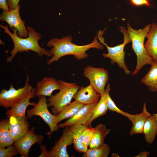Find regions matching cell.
<instances>
[{
  "label": "cell",
  "instance_id": "1",
  "mask_svg": "<svg viewBox=\"0 0 157 157\" xmlns=\"http://www.w3.org/2000/svg\"><path fill=\"white\" fill-rule=\"evenodd\" d=\"M98 39L97 36H96L91 43L78 45L72 42L71 36L64 37L60 39L52 38L47 44V47H52L48 51L51 57L47 61V64L50 65L55 61H58L61 58L68 55H73L77 60L84 59L88 57L86 51L90 49H103V44L98 41Z\"/></svg>",
  "mask_w": 157,
  "mask_h": 157
},
{
  "label": "cell",
  "instance_id": "2",
  "mask_svg": "<svg viewBox=\"0 0 157 157\" xmlns=\"http://www.w3.org/2000/svg\"><path fill=\"white\" fill-rule=\"evenodd\" d=\"M0 26L4 29V32L10 36L14 44V48L10 52L11 55L8 57L6 59L7 62H11L17 53L24 51L28 52L30 50L36 53L40 57H41L43 55L51 57L48 51L41 47L38 44V40L42 38L41 35L30 26L26 28L28 37L21 38L17 35V30L15 28L12 29L13 33H12L9 30L8 25L4 26L0 25Z\"/></svg>",
  "mask_w": 157,
  "mask_h": 157
},
{
  "label": "cell",
  "instance_id": "3",
  "mask_svg": "<svg viewBox=\"0 0 157 157\" xmlns=\"http://www.w3.org/2000/svg\"><path fill=\"white\" fill-rule=\"evenodd\" d=\"M151 26L148 24L142 29L136 30L133 28L129 23L127 24V30L132 42V48L137 57L136 65L132 72L133 75L137 74L144 65H151L154 62L147 54L144 44L145 38Z\"/></svg>",
  "mask_w": 157,
  "mask_h": 157
},
{
  "label": "cell",
  "instance_id": "4",
  "mask_svg": "<svg viewBox=\"0 0 157 157\" xmlns=\"http://www.w3.org/2000/svg\"><path fill=\"white\" fill-rule=\"evenodd\" d=\"M120 31L124 35L123 42L119 45L113 47L109 46L105 42L103 37L104 31H100L97 34L98 39L101 44L104 45L106 47L108 52L107 53H103V56L105 58H108L111 60L112 64L117 63L119 67L122 69L126 74H130L131 72L129 70L125 62V52L124 51L125 46L127 44L131 42V40L127 30L124 27H119Z\"/></svg>",
  "mask_w": 157,
  "mask_h": 157
},
{
  "label": "cell",
  "instance_id": "5",
  "mask_svg": "<svg viewBox=\"0 0 157 157\" xmlns=\"http://www.w3.org/2000/svg\"><path fill=\"white\" fill-rule=\"evenodd\" d=\"M61 87L58 92L47 99L48 107H52L53 114L58 115L69 104L80 87L75 83H69L60 80Z\"/></svg>",
  "mask_w": 157,
  "mask_h": 157
},
{
  "label": "cell",
  "instance_id": "6",
  "mask_svg": "<svg viewBox=\"0 0 157 157\" xmlns=\"http://www.w3.org/2000/svg\"><path fill=\"white\" fill-rule=\"evenodd\" d=\"M28 74L25 85L16 89L10 84L8 90L2 89L0 93V105L6 108H11L26 98L31 92V85L28 84Z\"/></svg>",
  "mask_w": 157,
  "mask_h": 157
},
{
  "label": "cell",
  "instance_id": "7",
  "mask_svg": "<svg viewBox=\"0 0 157 157\" xmlns=\"http://www.w3.org/2000/svg\"><path fill=\"white\" fill-rule=\"evenodd\" d=\"M34 107L27 110V117L30 119L34 116L40 117L48 125L50 132L47 134L51 135L53 132L59 130L56 122V115L52 114L49 111L47 100L45 96L39 97L38 101Z\"/></svg>",
  "mask_w": 157,
  "mask_h": 157
},
{
  "label": "cell",
  "instance_id": "8",
  "mask_svg": "<svg viewBox=\"0 0 157 157\" xmlns=\"http://www.w3.org/2000/svg\"><path fill=\"white\" fill-rule=\"evenodd\" d=\"M83 75L88 79L90 84L101 95L104 94L109 80L108 71L103 68H97L88 65L85 67Z\"/></svg>",
  "mask_w": 157,
  "mask_h": 157
},
{
  "label": "cell",
  "instance_id": "9",
  "mask_svg": "<svg viewBox=\"0 0 157 157\" xmlns=\"http://www.w3.org/2000/svg\"><path fill=\"white\" fill-rule=\"evenodd\" d=\"M20 6L18 4L14 9L8 12L3 10L0 14V20L6 22L12 29H16L17 35L21 38L28 37V32L25 26V22L21 19L19 15Z\"/></svg>",
  "mask_w": 157,
  "mask_h": 157
},
{
  "label": "cell",
  "instance_id": "10",
  "mask_svg": "<svg viewBox=\"0 0 157 157\" xmlns=\"http://www.w3.org/2000/svg\"><path fill=\"white\" fill-rule=\"evenodd\" d=\"M35 127H33L24 136L13 144L21 157H28L30 149L32 145L36 143L40 144L43 140V136L35 134Z\"/></svg>",
  "mask_w": 157,
  "mask_h": 157
},
{
  "label": "cell",
  "instance_id": "11",
  "mask_svg": "<svg viewBox=\"0 0 157 157\" xmlns=\"http://www.w3.org/2000/svg\"><path fill=\"white\" fill-rule=\"evenodd\" d=\"M61 136L48 151L49 157H69L67 147L73 144L72 134L69 127H64Z\"/></svg>",
  "mask_w": 157,
  "mask_h": 157
},
{
  "label": "cell",
  "instance_id": "12",
  "mask_svg": "<svg viewBox=\"0 0 157 157\" xmlns=\"http://www.w3.org/2000/svg\"><path fill=\"white\" fill-rule=\"evenodd\" d=\"M98 102L84 105L73 117L63 123L58 124V128L69 127L76 124L85 125L90 118L94 108Z\"/></svg>",
  "mask_w": 157,
  "mask_h": 157
},
{
  "label": "cell",
  "instance_id": "13",
  "mask_svg": "<svg viewBox=\"0 0 157 157\" xmlns=\"http://www.w3.org/2000/svg\"><path fill=\"white\" fill-rule=\"evenodd\" d=\"M8 127L14 142L24 136L29 131L30 126L27 119L15 116L8 117Z\"/></svg>",
  "mask_w": 157,
  "mask_h": 157
},
{
  "label": "cell",
  "instance_id": "14",
  "mask_svg": "<svg viewBox=\"0 0 157 157\" xmlns=\"http://www.w3.org/2000/svg\"><path fill=\"white\" fill-rule=\"evenodd\" d=\"M61 87L60 80H57L52 77H46L37 83L35 92L37 97L42 96H51L53 92L59 90Z\"/></svg>",
  "mask_w": 157,
  "mask_h": 157
},
{
  "label": "cell",
  "instance_id": "15",
  "mask_svg": "<svg viewBox=\"0 0 157 157\" xmlns=\"http://www.w3.org/2000/svg\"><path fill=\"white\" fill-rule=\"evenodd\" d=\"M101 95L90 84L86 87L82 86L74 95L75 100L84 105L91 104L98 102Z\"/></svg>",
  "mask_w": 157,
  "mask_h": 157
},
{
  "label": "cell",
  "instance_id": "16",
  "mask_svg": "<svg viewBox=\"0 0 157 157\" xmlns=\"http://www.w3.org/2000/svg\"><path fill=\"white\" fill-rule=\"evenodd\" d=\"M35 88H33L31 92L26 98L13 107L7 109L6 113L7 117L15 116L27 119L25 115L27 108L29 106H34L36 104L34 102L30 101V99L35 96Z\"/></svg>",
  "mask_w": 157,
  "mask_h": 157
},
{
  "label": "cell",
  "instance_id": "17",
  "mask_svg": "<svg viewBox=\"0 0 157 157\" xmlns=\"http://www.w3.org/2000/svg\"><path fill=\"white\" fill-rule=\"evenodd\" d=\"M146 37L147 40L144 44L145 50L154 61L157 62V24L156 22L151 25Z\"/></svg>",
  "mask_w": 157,
  "mask_h": 157
},
{
  "label": "cell",
  "instance_id": "18",
  "mask_svg": "<svg viewBox=\"0 0 157 157\" xmlns=\"http://www.w3.org/2000/svg\"><path fill=\"white\" fill-rule=\"evenodd\" d=\"M142 134L147 142L151 144L157 135V113H153L146 119Z\"/></svg>",
  "mask_w": 157,
  "mask_h": 157
},
{
  "label": "cell",
  "instance_id": "19",
  "mask_svg": "<svg viewBox=\"0 0 157 157\" xmlns=\"http://www.w3.org/2000/svg\"><path fill=\"white\" fill-rule=\"evenodd\" d=\"M151 115L147 110L145 103H144L142 112L139 114L134 115L131 121L132 125L129 131V135L132 136L136 134H142L145 121Z\"/></svg>",
  "mask_w": 157,
  "mask_h": 157
},
{
  "label": "cell",
  "instance_id": "20",
  "mask_svg": "<svg viewBox=\"0 0 157 157\" xmlns=\"http://www.w3.org/2000/svg\"><path fill=\"white\" fill-rule=\"evenodd\" d=\"M110 129H107L106 125L99 124L94 128V131L90 144L91 149L98 148L103 146L105 137L110 133Z\"/></svg>",
  "mask_w": 157,
  "mask_h": 157
},
{
  "label": "cell",
  "instance_id": "21",
  "mask_svg": "<svg viewBox=\"0 0 157 157\" xmlns=\"http://www.w3.org/2000/svg\"><path fill=\"white\" fill-rule=\"evenodd\" d=\"M149 71L141 80V83L147 86L151 91L157 92V62L154 61Z\"/></svg>",
  "mask_w": 157,
  "mask_h": 157
},
{
  "label": "cell",
  "instance_id": "22",
  "mask_svg": "<svg viewBox=\"0 0 157 157\" xmlns=\"http://www.w3.org/2000/svg\"><path fill=\"white\" fill-rule=\"evenodd\" d=\"M8 122V118L0 122V149L6 147L14 142L9 131Z\"/></svg>",
  "mask_w": 157,
  "mask_h": 157
},
{
  "label": "cell",
  "instance_id": "23",
  "mask_svg": "<svg viewBox=\"0 0 157 157\" xmlns=\"http://www.w3.org/2000/svg\"><path fill=\"white\" fill-rule=\"evenodd\" d=\"M86 126L83 124H76L69 127L72 135L75 149L79 153H84L88 149L83 144L80 138L81 131Z\"/></svg>",
  "mask_w": 157,
  "mask_h": 157
},
{
  "label": "cell",
  "instance_id": "24",
  "mask_svg": "<svg viewBox=\"0 0 157 157\" xmlns=\"http://www.w3.org/2000/svg\"><path fill=\"white\" fill-rule=\"evenodd\" d=\"M84 105L75 100L71 102L56 115L57 123L58 124L63 120L68 119L73 117Z\"/></svg>",
  "mask_w": 157,
  "mask_h": 157
},
{
  "label": "cell",
  "instance_id": "25",
  "mask_svg": "<svg viewBox=\"0 0 157 157\" xmlns=\"http://www.w3.org/2000/svg\"><path fill=\"white\" fill-rule=\"evenodd\" d=\"M108 110L104 92L103 94L101 95L100 100L95 106L90 118L85 125L90 126L92 122L95 119L106 114Z\"/></svg>",
  "mask_w": 157,
  "mask_h": 157
},
{
  "label": "cell",
  "instance_id": "26",
  "mask_svg": "<svg viewBox=\"0 0 157 157\" xmlns=\"http://www.w3.org/2000/svg\"><path fill=\"white\" fill-rule=\"evenodd\" d=\"M110 85L109 84H108L105 89L104 92L106 104L108 109L111 111L119 113L126 117L131 122L133 119L134 115H132L124 111L119 108L110 97Z\"/></svg>",
  "mask_w": 157,
  "mask_h": 157
},
{
  "label": "cell",
  "instance_id": "27",
  "mask_svg": "<svg viewBox=\"0 0 157 157\" xmlns=\"http://www.w3.org/2000/svg\"><path fill=\"white\" fill-rule=\"evenodd\" d=\"M110 148L106 144L104 143L101 147L96 149L89 148L83 153V157H107L110 152Z\"/></svg>",
  "mask_w": 157,
  "mask_h": 157
},
{
  "label": "cell",
  "instance_id": "28",
  "mask_svg": "<svg viewBox=\"0 0 157 157\" xmlns=\"http://www.w3.org/2000/svg\"><path fill=\"white\" fill-rule=\"evenodd\" d=\"M94 128L90 126H86L81 131L80 138L81 141L86 147L88 148L92 136Z\"/></svg>",
  "mask_w": 157,
  "mask_h": 157
},
{
  "label": "cell",
  "instance_id": "29",
  "mask_svg": "<svg viewBox=\"0 0 157 157\" xmlns=\"http://www.w3.org/2000/svg\"><path fill=\"white\" fill-rule=\"evenodd\" d=\"M18 154L17 149L13 144L0 149V157H13Z\"/></svg>",
  "mask_w": 157,
  "mask_h": 157
},
{
  "label": "cell",
  "instance_id": "30",
  "mask_svg": "<svg viewBox=\"0 0 157 157\" xmlns=\"http://www.w3.org/2000/svg\"><path fill=\"white\" fill-rule=\"evenodd\" d=\"M131 3L133 5L138 6L144 5L149 7L151 6L149 0H130Z\"/></svg>",
  "mask_w": 157,
  "mask_h": 157
},
{
  "label": "cell",
  "instance_id": "31",
  "mask_svg": "<svg viewBox=\"0 0 157 157\" xmlns=\"http://www.w3.org/2000/svg\"><path fill=\"white\" fill-rule=\"evenodd\" d=\"M20 0H7L9 11L14 9L18 4Z\"/></svg>",
  "mask_w": 157,
  "mask_h": 157
},
{
  "label": "cell",
  "instance_id": "32",
  "mask_svg": "<svg viewBox=\"0 0 157 157\" xmlns=\"http://www.w3.org/2000/svg\"><path fill=\"white\" fill-rule=\"evenodd\" d=\"M0 8L6 12L9 11L7 0H0Z\"/></svg>",
  "mask_w": 157,
  "mask_h": 157
},
{
  "label": "cell",
  "instance_id": "33",
  "mask_svg": "<svg viewBox=\"0 0 157 157\" xmlns=\"http://www.w3.org/2000/svg\"><path fill=\"white\" fill-rule=\"evenodd\" d=\"M42 153L39 157H49L48 151H47L46 147L45 145H41L40 146Z\"/></svg>",
  "mask_w": 157,
  "mask_h": 157
},
{
  "label": "cell",
  "instance_id": "34",
  "mask_svg": "<svg viewBox=\"0 0 157 157\" xmlns=\"http://www.w3.org/2000/svg\"><path fill=\"white\" fill-rule=\"evenodd\" d=\"M149 152L146 151L140 152L135 157H147L149 155Z\"/></svg>",
  "mask_w": 157,
  "mask_h": 157
},
{
  "label": "cell",
  "instance_id": "35",
  "mask_svg": "<svg viewBox=\"0 0 157 157\" xmlns=\"http://www.w3.org/2000/svg\"><path fill=\"white\" fill-rule=\"evenodd\" d=\"M111 157H120V156H119L118 153H113L112 154Z\"/></svg>",
  "mask_w": 157,
  "mask_h": 157
}]
</instances>
